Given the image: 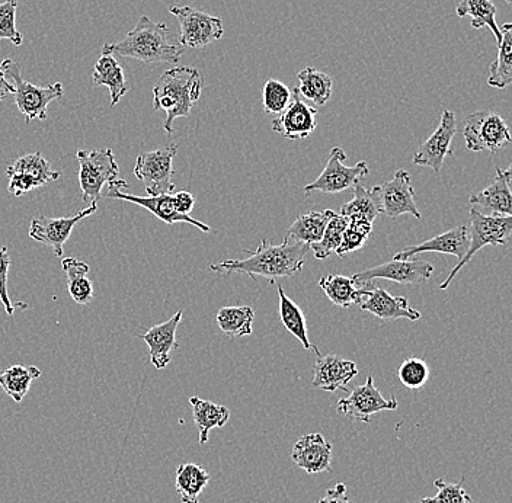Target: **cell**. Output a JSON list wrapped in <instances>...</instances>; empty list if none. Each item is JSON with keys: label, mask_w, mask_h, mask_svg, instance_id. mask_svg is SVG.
I'll return each mask as SVG.
<instances>
[{"label": "cell", "mask_w": 512, "mask_h": 503, "mask_svg": "<svg viewBox=\"0 0 512 503\" xmlns=\"http://www.w3.org/2000/svg\"><path fill=\"white\" fill-rule=\"evenodd\" d=\"M204 76L200 70L175 66L165 70L153 88V110L165 111L163 130L171 136L176 118L188 117L200 99Z\"/></svg>", "instance_id": "cell-2"}, {"label": "cell", "mask_w": 512, "mask_h": 503, "mask_svg": "<svg viewBox=\"0 0 512 503\" xmlns=\"http://www.w3.org/2000/svg\"><path fill=\"white\" fill-rule=\"evenodd\" d=\"M300 80L299 92L303 98L322 107L332 96V78L315 67H306L297 75Z\"/></svg>", "instance_id": "cell-36"}, {"label": "cell", "mask_w": 512, "mask_h": 503, "mask_svg": "<svg viewBox=\"0 0 512 503\" xmlns=\"http://www.w3.org/2000/svg\"><path fill=\"white\" fill-rule=\"evenodd\" d=\"M463 483L464 479L457 485L447 483L444 479H437L434 482L435 488L438 489L437 495L424 498L421 503H475L472 496L464 490Z\"/></svg>", "instance_id": "cell-41"}, {"label": "cell", "mask_w": 512, "mask_h": 503, "mask_svg": "<svg viewBox=\"0 0 512 503\" xmlns=\"http://www.w3.org/2000/svg\"><path fill=\"white\" fill-rule=\"evenodd\" d=\"M382 211L390 219H398L403 214H411L415 219L421 220L415 203V191L412 188L411 175L405 169H399L392 181L379 187Z\"/></svg>", "instance_id": "cell-18"}, {"label": "cell", "mask_w": 512, "mask_h": 503, "mask_svg": "<svg viewBox=\"0 0 512 503\" xmlns=\"http://www.w3.org/2000/svg\"><path fill=\"white\" fill-rule=\"evenodd\" d=\"M400 383L409 390H419L430 378V367L421 358L411 357L400 364L398 370Z\"/></svg>", "instance_id": "cell-39"}, {"label": "cell", "mask_w": 512, "mask_h": 503, "mask_svg": "<svg viewBox=\"0 0 512 503\" xmlns=\"http://www.w3.org/2000/svg\"><path fill=\"white\" fill-rule=\"evenodd\" d=\"M174 201L176 211L184 214V216H191L192 210H194L195 198L191 192L178 191L174 192Z\"/></svg>", "instance_id": "cell-46"}, {"label": "cell", "mask_w": 512, "mask_h": 503, "mask_svg": "<svg viewBox=\"0 0 512 503\" xmlns=\"http://www.w3.org/2000/svg\"><path fill=\"white\" fill-rule=\"evenodd\" d=\"M217 325L224 335L232 339L242 338L252 333L255 312L251 306L223 307L217 313Z\"/></svg>", "instance_id": "cell-35"}, {"label": "cell", "mask_w": 512, "mask_h": 503, "mask_svg": "<svg viewBox=\"0 0 512 503\" xmlns=\"http://www.w3.org/2000/svg\"><path fill=\"white\" fill-rule=\"evenodd\" d=\"M456 131V115H454V112L444 111L437 130L415 153V165L430 168L437 173L440 172L443 169L444 160H446L447 155H450L451 142L456 136Z\"/></svg>", "instance_id": "cell-17"}, {"label": "cell", "mask_w": 512, "mask_h": 503, "mask_svg": "<svg viewBox=\"0 0 512 503\" xmlns=\"http://www.w3.org/2000/svg\"><path fill=\"white\" fill-rule=\"evenodd\" d=\"M472 237H470V230L466 226H459L456 229L448 230L443 235L432 237L430 240H425L421 245L409 246L393 256V259H412L418 253L437 252L444 253V255L456 256L459 261H462L466 253L469 252Z\"/></svg>", "instance_id": "cell-20"}, {"label": "cell", "mask_w": 512, "mask_h": 503, "mask_svg": "<svg viewBox=\"0 0 512 503\" xmlns=\"http://www.w3.org/2000/svg\"><path fill=\"white\" fill-rule=\"evenodd\" d=\"M16 8L18 0L0 3V40H9L19 47L22 44V35L16 30Z\"/></svg>", "instance_id": "cell-42"}, {"label": "cell", "mask_w": 512, "mask_h": 503, "mask_svg": "<svg viewBox=\"0 0 512 503\" xmlns=\"http://www.w3.org/2000/svg\"><path fill=\"white\" fill-rule=\"evenodd\" d=\"M176 155H178V146L169 144L162 149L142 153L137 158L134 175L143 182L149 197L172 194L175 191V184L172 181L174 176L172 163Z\"/></svg>", "instance_id": "cell-7"}, {"label": "cell", "mask_w": 512, "mask_h": 503, "mask_svg": "<svg viewBox=\"0 0 512 503\" xmlns=\"http://www.w3.org/2000/svg\"><path fill=\"white\" fill-rule=\"evenodd\" d=\"M291 460L307 474L332 472V445L322 434L303 435L294 444Z\"/></svg>", "instance_id": "cell-19"}, {"label": "cell", "mask_w": 512, "mask_h": 503, "mask_svg": "<svg viewBox=\"0 0 512 503\" xmlns=\"http://www.w3.org/2000/svg\"><path fill=\"white\" fill-rule=\"evenodd\" d=\"M470 237H472V243H470L469 252L466 256L459 261L456 268L450 272L447 280L440 285L441 290H447L448 285L456 277L457 272L469 264L470 259L485 248V246H499L507 245L508 240L512 235V216H488V214L480 213L478 208H470Z\"/></svg>", "instance_id": "cell-6"}, {"label": "cell", "mask_w": 512, "mask_h": 503, "mask_svg": "<svg viewBox=\"0 0 512 503\" xmlns=\"http://www.w3.org/2000/svg\"><path fill=\"white\" fill-rule=\"evenodd\" d=\"M2 69L6 79L9 78L14 83L15 104L19 112L24 115L27 123H31L32 120H46L48 105L63 98L62 83L57 82L48 86L32 85V83L22 78L21 67L14 60H3Z\"/></svg>", "instance_id": "cell-4"}, {"label": "cell", "mask_w": 512, "mask_h": 503, "mask_svg": "<svg viewBox=\"0 0 512 503\" xmlns=\"http://www.w3.org/2000/svg\"><path fill=\"white\" fill-rule=\"evenodd\" d=\"M310 246L306 243L286 237L281 245H271L262 239L261 245L246 259H226L210 269L220 275L246 274L255 280V275L274 280V278L294 277L303 269Z\"/></svg>", "instance_id": "cell-1"}, {"label": "cell", "mask_w": 512, "mask_h": 503, "mask_svg": "<svg viewBox=\"0 0 512 503\" xmlns=\"http://www.w3.org/2000/svg\"><path fill=\"white\" fill-rule=\"evenodd\" d=\"M9 268H11V256H9L8 248L2 246L0 248V301L5 307L6 315L14 316V304H12L8 290Z\"/></svg>", "instance_id": "cell-43"}, {"label": "cell", "mask_w": 512, "mask_h": 503, "mask_svg": "<svg viewBox=\"0 0 512 503\" xmlns=\"http://www.w3.org/2000/svg\"><path fill=\"white\" fill-rule=\"evenodd\" d=\"M348 224H350L348 217L334 213L332 219L329 220L328 226H326L322 239L310 246V249L315 253L316 259L329 258L332 253L336 252V249L341 245L342 235L348 229Z\"/></svg>", "instance_id": "cell-38"}, {"label": "cell", "mask_w": 512, "mask_h": 503, "mask_svg": "<svg viewBox=\"0 0 512 503\" xmlns=\"http://www.w3.org/2000/svg\"><path fill=\"white\" fill-rule=\"evenodd\" d=\"M15 94L14 83L9 82L6 79L5 73H3L2 63H0V102L6 98V96Z\"/></svg>", "instance_id": "cell-48"}, {"label": "cell", "mask_w": 512, "mask_h": 503, "mask_svg": "<svg viewBox=\"0 0 512 503\" xmlns=\"http://www.w3.org/2000/svg\"><path fill=\"white\" fill-rule=\"evenodd\" d=\"M318 503H352L345 483H336L334 488L326 490V495Z\"/></svg>", "instance_id": "cell-45"}, {"label": "cell", "mask_w": 512, "mask_h": 503, "mask_svg": "<svg viewBox=\"0 0 512 503\" xmlns=\"http://www.w3.org/2000/svg\"><path fill=\"white\" fill-rule=\"evenodd\" d=\"M463 136L467 149L472 152L495 153L512 142L507 123L498 114L489 111L470 114L464 121Z\"/></svg>", "instance_id": "cell-8"}, {"label": "cell", "mask_w": 512, "mask_h": 503, "mask_svg": "<svg viewBox=\"0 0 512 503\" xmlns=\"http://www.w3.org/2000/svg\"><path fill=\"white\" fill-rule=\"evenodd\" d=\"M62 268L67 278V291L75 303L86 306L94 300V285L89 280L88 264L76 258H64Z\"/></svg>", "instance_id": "cell-28"}, {"label": "cell", "mask_w": 512, "mask_h": 503, "mask_svg": "<svg viewBox=\"0 0 512 503\" xmlns=\"http://www.w3.org/2000/svg\"><path fill=\"white\" fill-rule=\"evenodd\" d=\"M367 237L361 235V233L355 232L351 227H348L345 230L344 235H342V242L339 245V248L336 249V255L339 258H344L348 253L358 251V249L363 248L364 243H366Z\"/></svg>", "instance_id": "cell-44"}, {"label": "cell", "mask_w": 512, "mask_h": 503, "mask_svg": "<svg viewBox=\"0 0 512 503\" xmlns=\"http://www.w3.org/2000/svg\"><path fill=\"white\" fill-rule=\"evenodd\" d=\"M182 315L184 313L179 310L168 322L153 326L152 329L140 335V338L146 342L147 348H149L150 362L158 370L168 367L169 362H171V352L179 348V342L176 341V331H178Z\"/></svg>", "instance_id": "cell-22"}, {"label": "cell", "mask_w": 512, "mask_h": 503, "mask_svg": "<svg viewBox=\"0 0 512 503\" xmlns=\"http://www.w3.org/2000/svg\"><path fill=\"white\" fill-rule=\"evenodd\" d=\"M40 377V368L35 365H12L0 374V387L15 403H21L30 392L32 381Z\"/></svg>", "instance_id": "cell-33"}, {"label": "cell", "mask_w": 512, "mask_h": 503, "mask_svg": "<svg viewBox=\"0 0 512 503\" xmlns=\"http://www.w3.org/2000/svg\"><path fill=\"white\" fill-rule=\"evenodd\" d=\"M434 274V267L430 262L422 259H392L379 267L368 268L366 271L352 275L355 283H368V281L389 280L399 284L419 285L425 284Z\"/></svg>", "instance_id": "cell-12"}, {"label": "cell", "mask_w": 512, "mask_h": 503, "mask_svg": "<svg viewBox=\"0 0 512 503\" xmlns=\"http://www.w3.org/2000/svg\"><path fill=\"white\" fill-rule=\"evenodd\" d=\"M190 403L192 406V418H194L198 435H200V444H207L210 431L223 428L229 422V409L226 406L200 399V397H191Z\"/></svg>", "instance_id": "cell-25"}, {"label": "cell", "mask_w": 512, "mask_h": 503, "mask_svg": "<svg viewBox=\"0 0 512 503\" xmlns=\"http://www.w3.org/2000/svg\"><path fill=\"white\" fill-rule=\"evenodd\" d=\"M348 219H350L348 227H351L355 232L361 233V235L366 237L370 236V233L373 232V223L370 220L360 216H351Z\"/></svg>", "instance_id": "cell-47"}, {"label": "cell", "mask_w": 512, "mask_h": 503, "mask_svg": "<svg viewBox=\"0 0 512 503\" xmlns=\"http://www.w3.org/2000/svg\"><path fill=\"white\" fill-rule=\"evenodd\" d=\"M399 403L396 397L384 399L382 393L374 386L373 377L368 376L361 386L352 389L348 397L338 402V412L354 421L370 424L371 418L383 410H396Z\"/></svg>", "instance_id": "cell-11"}, {"label": "cell", "mask_w": 512, "mask_h": 503, "mask_svg": "<svg viewBox=\"0 0 512 503\" xmlns=\"http://www.w3.org/2000/svg\"><path fill=\"white\" fill-rule=\"evenodd\" d=\"M79 162V185L82 200L86 203H98L105 185L118 181L117 160L111 149L79 150L76 155Z\"/></svg>", "instance_id": "cell-5"}, {"label": "cell", "mask_w": 512, "mask_h": 503, "mask_svg": "<svg viewBox=\"0 0 512 503\" xmlns=\"http://www.w3.org/2000/svg\"><path fill=\"white\" fill-rule=\"evenodd\" d=\"M264 110L267 114H281L291 102V89L277 79H270L262 92Z\"/></svg>", "instance_id": "cell-40"}, {"label": "cell", "mask_w": 512, "mask_h": 503, "mask_svg": "<svg viewBox=\"0 0 512 503\" xmlns=\"http://www.w3.org/2000/svg\"><path fill=\"white\" fill-rule=\"evenodd\" d=\"M354 189V197H352L351 201L342 205L339 214L345 217H364V219L374 223V220L383 213L379 197V187L367 189L364 187L363 182H358Z\"/></svg>", "instance_id": "cell-34"}, {"label": "cell", "mask_w": 512, "mask_h": 503, "mask_svg": "<svg viewBox=\"0 0 512 503\" xmlns=\"http://www.w3.org/2000/svg\"><path fill=\"white\" fill-rule=\"evenodd\" d=\"M98 211V203H92L85 210H80L75 216L59 217H35L31 221L30 237L35 242L43 243V245L53 248L54 255L57 258L63 256V246L72 235L73 227L80 220L91 217Z\"/></svg>", "instance_id": "cell-14"}, {"label": "cell", "mask_w": 512, "mask_h": 503, "mask_svg": "<svg viewBox=\"0 0 512 503\" xmlns=\"http://www.w3.org/2000/svg\"><path fill=\"white\" fill-rule=\"evenodd\" d=\"M319 287L325 291L326 297L341 309H348L357 304L363 296L366 283L357 284L352 277L344 275H325L320 278Z\"/></svg>", "instance_id": "cell-29"}, {"label": "cell", "mask_w": 512, "mask_h": 503, "mask_svg": "<svg viewBox=\"0 0 512 503\" xmlns=\"http://www.w3.org/2000/svg\"><path fill=\"white\" fill-rule=\"evenodd\" d=\"M127 188V182L123 181V179H118L117 182L110 185L107 195L110 198H114V200H123L140 205V207L150 211L153 216L158 217L159 220L165 221L166 224L190 223L192 226L200 229L201 232H210V227L207 224L192 219L191 216H184V214L176 211L174 192L172 194L156 195V197H137V195L124 194L123 189Z\"/></svg>", "instance_id": "cell-13"}, {"label": "cell", "mask_w": 512, "mask_h": 503, "mask_svg": "<svg viewBox=\"0 0 512 503\" xmlns=\"http://www.w3.org/2000/svg\"><path fill=\"white\" fill-rule=\"evenodd\" d=\"M318 110L303 101L299 88L291 89V102L286 110L272 121V131L284 139L304 140L316 130Z\"/></svg>", "instance_id": "cell-15"}, {"label": "cell", "mask_w": 512, "mask_h": 503, "mask_svg": "<svg viewBox=\"0 0 512 503\" xmlns=\"http://www.w3.org/2000/svg\"><path fill=\"white\" fill-rule=\"evenodd\" d=\"M501 32L498 57L489 67L488 85L496 89H505L512 85V22L502 25Z\"/></svg>", "instance_id": "cell-30"}, {"label": "cell", "mask_w": 512, "mask_h": 503, "mask_svg": "<svg viewBox=\"0 0 512 503\" xmlns=\"http://www.w3.org/2000/svg\"><path fill=\"white\" fill-rule=\"evenodd\" d=\"M278 309H280V319L284 328H286L294 338L302 342L304 349L315 352L318 358L322 357L319 349L309 341L306 317L303 315V310L287 296L286 291L283 290L281 285H278Z\"/></svg>", "instance_id": "cell-27"}, {"label": "cell", "mask_w": 512, "mask_h": 503, "mask_svg": "<svg viewBox=\"0 0 512 503\" xmlns=\"http://www.w3.org/2000/svg\"><path fill=\"white\" fill-rule=\"evenodd\" d=\"M457 16L464 18L470 16L472 21L470 25L475 30L488 27L489 30L494 32L496 44H501L502 32L501 28L496 24V6L491 0H460L456 8Z\"/></svg>", "instance_id": "cell-32"}, {"label": "cell", "mask_w": 512, "mask_h": 503, "mask_svg": "<svg viewBox=\"0 0 512 503\" xmlns=\"http://www.w3.org/2000/svg\"><path fill=\"white\" fill-rule=\"evenodd\" d=\"M357 374L358 368L354 361L344 360L338 355L319 357L313 368V386L325 392H347L348 383H351Z\"/></svg>", "instance_id": "cell-21"}, {"label": "cell", "mask_w": 512, "mask_h": 503, "mask_svg": "<svg viewBox=\"0 0 512 503\" xmlns=\"http://www.w3.org/2000/svg\"><path fill=\"white\" fill-rule=\"evenodd\" d=\"M335 211H312L306 216H299L297 220L291 224L288 229L287 236L297 242L306 243L312 246L313 243H318L325 233L326 226L329 220L334 216Z\"/></svg>", "instance_id": "cell-31"}, {"label": "cell", "mask_w": 512, "mask_h": 503, "mask_svg": "<svg viewBox=\"0 0 512 503\" xmlns=\"http://www.w3.org/2000/svg\"><path fill=\"white\" fill-rule=\"evenodd\" d=\"M9 171L25 173L34 179L37 187H43L48 182L57 181L62 173L54 171L47 159L43 158L41 153H31V155L22 156L16 160L14 165L9 166Z\"/></svg>", "instance_id": "cell-37"}, {"label": "cell", "mask_w": 512, "mask_h": 503, "mask_svg": "<svg viewBox=\"0 0 512 503\" xmlns=\"http://www.w3.org/2000/svg\"><path fill=\"white\" fill-rule=\"evenodd\" d=\"M169 12L179 22V44L182 47L200 48L219 41L223 37L222 19L198 11L191 6H171Z\"/></svg>", "instance_id": "cell-10"}, {"label": "cell", "mask_w": 512, "mask_h": 503, "mask_svg": "<svg viewBox=\"0 0 512 503\" xmlns=\"http://www.w3.org/2000/svg\"><path fill=\"white\" fill-rule=\"evenodd\" d=\"M505 2H507V3H512V0H505Z\"/></svg>", "instance_id": "cell-50"}, {"label": "cell", "mask_w": 512, "mask_h": 503, "mask_svg": "<svg viewBox=\"0 0 512 503\" xmlns=\"http://www.w3.org/2000/svg\"><path fill=\"white\" fill-rule=\"evenodd\" d=\"M358 306L364 312L371 313L380 320L393 322V320L408 319L411 322L421 319V313L409 306L406 297H393L386 290L368 281L363 296L358 300Z\"/></svg>", "instance_id": "cell-16"}, {"label": "cell", "mask_w": 512, "mask_h": 503, "mask_svg": "<svg viewBox=\"0 0 512 503\" xmlns=\"http://www.w3.org/2000/svg\"><path fill=\"white\" fill-rule=\"evenodd\" d=\"M502 173H504L505 179H507L508 184H512V162L511 165L508 166V169H502Z\"/></svg>", "instance_id": "cell-49"}, {"label": "cell", "mask_w": 512, "mask_h": 503, "mask_svg": "<svg viewBox=\"0 0 512 503\" xmlns=\"http://www.w3.org/2000/svg\"><path fill=\"white\" fill-rule=\"evenodd\" d=\"M168 31L165 24L153 22L149 16L143 15L136 28L128 32L123 41L105 44L102 47V54L128 57L146 64H178L184 54V48L169 43Z\"/></svg>", "instance_id": "cell-3"}, {"label": "cell", "mask_w": 512, "mask_h": 503, "mask_svg": "<svg viewBox=\"0 0 512 503\" xmlns=\"http://www.w3.org/2000/svg\"><path fill=\"white\" fill-rule=\"evenodd\" d=\"M472 207L491 211L495 216H512V191L501 168H496V178L488 188L470 195Z\"/></svg>", "instance_id": "cell-23"}, {"label": "cell", "mask_w": 512, "mask_h": 503, "mask_svg": "<svg viewBox=\"0 0 512 503\" xmlns=\"http://www.w3.org/2000/svg\"><path fill=\"white\" fill-rule=\"evenodd\" d=\"M92 78L96 86H107L110 89L111 107H115L130 89L123 67L111 54H102L99 57L98 62L95 63Z\"/></svg>", "instance_id": "cell-24"}, {"label": "cell", "mask_w": 512, "mask_h": 503, "mask_svg": "<svg viewBox=\"0 0 512 503\" xmlns=\"http://www.w3.org/2000/svg\"><path fill=\"white\" fill-rule=\"evenodd\" d=\"M345 159H347V155L342 147L332 149L325 169L316 181L310 182L304 187V194L310 195L316 191L325 192V194H339V192L355 187L358 182H363V179L370 173L367 162L361 160L355 166H345Z\"/></svg>", "instance_id": "cell-9"}, {"label": "cell", "mask_w": 512, "mask_h": 503, "mask_svg": "<svg viewBox=\"0 0 512 503\" xmlns=\"http://www.w3.org/2000/svg\"><path fill=\"white\" fill-rule=\"evenodd\" d=\"M210 480V473L198 464H179L176 469L175 488L182 503H200L201 493Z\"/></svg>", "instance_id": "cell-26"}]
</instances>
